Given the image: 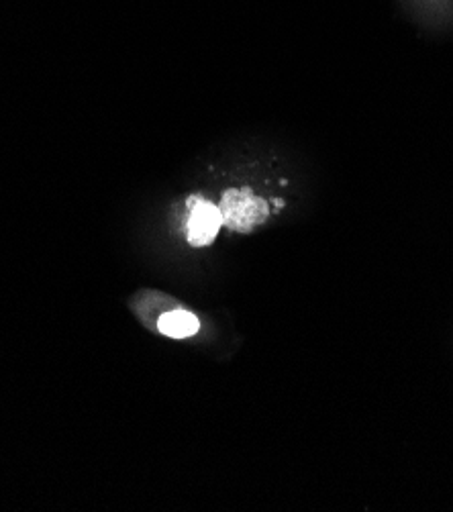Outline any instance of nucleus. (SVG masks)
<instances>
[{
	"label": "nucleus",
	"mask_w": 453,
	"mask_h": 512,
	"mask_svg": "<svg viewBox=\"0 0 453 512\" xmlns=\"http://www.w3.org/2000/svg\"><path fill=\"white\" fill-rule=\"evenodd\" d=\"M158 327H160V333H164L172 339H186L198 331L200 323L188 311H170L160 319Z\"/></svg>",
	"instance_id": "obj_3"
},
{
	"label": "nucleus",
	"mask_w": 453,
	"mask_h": 512,
	"mask_svg": "<svg viewBox=\"0 0 453 512\" xmlns=\"http://www.w3.org/2000/svg\"><path fill=\"white\" fill-rule=\"evenodd\" d=\"M190 215H188V243L194 247H205L211 245L223 225V217L219 207H215L213 202L203 200V198H194L188 202Z\"/></svg>",
	"instance_id": "obj_2"
},
{
	"label": "nucleus",
	"mask_w": 453,
	"mask_h": 512,
	"mask_svg": "<svg viewBox=\"0 0 453 512\" xmlns=\"http://www.w3.org/2000/svg\"><path fill=\"white\" fill-rule=\"evenodd\" d=\"M219 211L223 225L245 233L268 219V202L249 188H233L223 194Z\"/></svg>",
	"instance_id": "obj_1"
}]
</instances>
